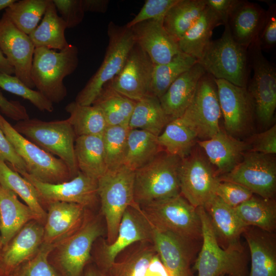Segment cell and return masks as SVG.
Instances as JSON below:
<instances>
[{
    "instance_id": "obj_1",
    "label": "cell",
    "mask_w": 276,
    "mask_h": 276,
    "mask_svg": "<svg viewBox=\"0 0 276 276\" xmlns=\"http://www.w3.org/2000/svg\"><path fill=\"white\" fill-rule=\"evenodd\" d=\"M78 63V49L73 44L59 52L35 48L31 70L35 87L53 103L61 102L67 94L63 80L75 72Z\"/></svg>"
},
{
    "instance_id": "obj_2",
    "label": "cell",
    "mask_w": 276,
    "mask_h": 276,
    "mask_svg": "<svg viewBox=\"0 0 276 276\" xmlns=\"http://www.w3.org/2000/svg\"><path fill=\"white\" fill-rule=\"evenodd\" d=\"M181 159L165 151L134 171L133 196L140 206L180 194L179 169Z\"/></svg>"
},
{
    "instance_id": "obj_3",
    "label": "cell",
    "mask_w": 276,
    "mask_h": 276,
    "mask_svg": "<svg viewBox=\"0 0 276 276\" xmlns=\"http://www.w3.org/2000/svg\"><path fill=\"white\" fill-rule=\"evenodd\" d=\"M216 79L246 87L251 72L248 49L233 38L227 24L221 36L211 40L198 61Z\"/></svg>"
},
{
    "instance_id": "obj_4",
    "label": "cell",
    "mask_w": 276,
    "mask_h": 276,
    "mask_svg": "<svg viewBox=\"0 0 276 276\" xmlns=\"http://www.w3.org/2000/svg\"><path fill=\"white\" fill-rule=\"evenodd\" d=\"M134 171L122 165L107 171L98 179V192L102 214L106 222L108 244L116 239L121 219L129 206L138 205L134 201Z\"/></svg>"
},
{
    "instance_id": "obj_5",
    "label": "cell",
    "mask_w": 276,
    "mask_h": 276,
    "mask_svg": "<svg viewBox=\"0 0 276 276\" xmlns=\"http://www.w3.org/2000/svg\"><path fill=\"white\" fill-rule=\"evenodd\" d=\"M13 126L27 139L62 159L72 178L77 175L79 169L74 150L76 136L66 119L45 121L29 118L18 121Z\"/></svg>"
},
{
    "instance_id": "obj_6",
    "label": "cell",
    "mask_w": 276,
    "mask_h": 276,
    "mask_svg": "<svg viewBox=\"0 0 276 276\" xmlns=\"http://www.w3.org/2000/svg\"><path fill=\"white\" fill-rule=\"evenodd\" d=\"M107 35L108 43L101 65L75 98L80 105L93 104L103 86L121 71L135 43L130 28L112 21L108 24Z\"/></svg>"
},
{
    "instance_id": "obj_7",
    "label": "cell",
    "mask_w": 276,
    "mask_h": 276,
    "mask_svg": "<svg viewBox=\"0 0 276 276\" xmlns=\"http://www.w3.org/2000/svg\"><path fill=\"white\" fill-rule=\"evenodd\" d=\"M154 227L194 242L202 239L201 220L197 208L181 194L140 206Z\"/></svg>"
},
{
    "instance_id": "obj_8",
    "label": "cell",
    "mask_w": 276,
    "mask_h": 276,
    "mask_svg": "<svg viewBox=\"0 0 276 276\" xmlns=\"http://www.w3.org/2000/svg\"><path fill=\"white\" fill-rule=\"evenodd\" d=\"M197 209L201 222L202 241L193 267L197 271V276H247L243 250L222 248L204 208Z\"/></svg>"
},
{
    "instance_id": "obj_9",
    "label": "cell",
    "mask_w": 276,
    "mask_h": 276,
    "mask_svg": "<svg viewBox=\"0 0 276 276\" xmlns=\"http://www.w3.org/2000/svg\"><path fill=\"white\" fill-rule=\"evenodd\" d=\"M0 127L26 166L27 172L38 180L58 183L72 178L65 163L18 133L0 112Z\"/></svg>"
},
{
    "instance_id": "obj_10",
    "label": "cell",
    "mask_w": 276,
    "mask_h": 276,
    "mask_svg": "<svg viewBox=\"0 0 276 276\" xmlns=\"http://www.w3.org/2000/svg\"><path fill=\"white\" fill-rule=\"evenodd\" d=\"M262 51L257 40L248 48L253 75L250 76L246 88L254 116L262 125L266 126L273 122L276 108V69Z\"/></svg>"
},
{
    "instance_id": "obj_11",
    "label": "cell",
    "mask_w": 276,
    "mask_h": 276,
    "mask_svg": "<svg viewBox=\"0 0 276 276\" xmlns=\"http://www.w3.org/2000/svg\"><path fill=\"white\" fill-rule=\"evenodd\" d=\"M221 111L215 78L205 73L199 79L190 105L180 118L196 133L205 140L220 129Z\"/></svg>"
},
{
    "instance_id": "obj_12",
    "label": "cell",
    "mask_w": 276,
    "mask_h": 276,
    "mask_svg": "<svg viewBox=\"0 0 276 276\" xmlns=\"http://www.w3.org/2000/svg\"><path fill=\"white\" fill-rule=\"evenodd\" d=\"M220 181L241 185L253 194L274 198L276 191V162L272 155L249 151L228 173L218 177Z\"/></svg>"
},
{
    "instance_id": "obj_13",
    "label": "cell",
    "mask_w": 276,
    "mask_h": 276,
    "mask_svg": "<svg viewBox=\"0 0 276 276\" xmlns=\"http://www.w3.org/2000/svg\"><path fill=\"white\" fill-rule=\"evenodd\" d=\"M152 226L140 206L128 207L123 214L114 241L108 244L102 239L96 254L97 267L107 273L118 257L133 244L152 243Z\"/></svg>"
},
{
    "instance_id": "obj_14",
    "label": "cell",
    "mask_w": 276,
    "mask_h": 276,
    "mask_svg": "<svg viewBox=\"0 0 276 276\" xmlns=\"http://www.w3.org/2000/svg\"><path fill=\"white\" fill-rule=\"evenodd\" d=\"M104 233L98 219L86 216L81 226L62 242L55 268L62 276H82L90 261L94 243Z\"/></svg>"
},
{
    "instance_id": "obj_15",
    "label": "cell",
    "mask_w": 276,
    "mask_h": 276,
    "mask_svg": "<svg viewBox=\"0 0 276 276\" xmlns=\"http://www.w3.org/2000/svg\"><path fill=\"white\" fill-rule=\"evenodd\" d=\"M180 194L195 208L204 206L215 195L219 179L206 159L195 152L181 159L179 169Z\"/></svg>"
},
{
    "instance_id": "obj_16",
    "label": "cell",
    "mask_w": 276,
    "mask_h": 276,
    "mask_svg": "<svg viewBox=\"0 0 276 276\" xmlns=\"http://www.w3.org/2000/svg\"><path fill=\"white\" fill-rule=\"evenodd\" d=\"M35 188L41 201L75 203L85 208L94 206L99 200L98 179L79 171L71 179L61 183H50L37 180L27 172L19 173Z\"/></svg>"
},
{
    "instance_id": "obj_17",
    "label": "cell",
    "mask_w": 276,
    "mask_h": 276,
    "mask_svg": "<svg viewBox=\"0 0 276 276\" xmlns=\"http://www.w3.org/2000/svg\"><path fill=\"white\" fill-rule=\"evenodd\" d=\"M154 64L136 43L119 73L107 84L120 94L135 101L150 96Z\"/></svg>"
},
{
    "instance_id": "obj_18",
    "label": "cell",
    "mask_w": 276,
    "mask_h": 276,
    "mask_svg": "<svg viewBox=\"0 0 276 276\" xmlns=\"http://www.w3.org/2000/svg\"><path fill=\"white\" fill-rule=\"evenodd\" d=\"M35 49L29 35L19 30L4 12L0 19V49L13 67L15 76L32 89L35 87L31 77Z\"/></svg>"
},
{
    "instance_id": "obj_19",
    "label": "cell",
    "mask_w": 276,
    "mask_h": 276,
    "mask_svg": "<svg viewBox=\"0 0 276 276\" xmlns=\"http://www.w3.org/2000/svg\"><path fill=\"white\" fill-rule=\"evenodd\" d=\"M215 81L225 131L233 136L244 134L255 116L246 87L222 79H215Z\"/></svg>"
},
{
    "instance_id": "obj_20",
    "label": "cell",
    "mask_w": 276,
    "mask_h": 276,
    "mask_svg": "<svg viewBox=\"0 0 276 276\" xmlns=\"http://www.w3.org/2000/svg\"><path fill=\"white\" fill-rule=\"evenodd\" d=\"M151 226L152 244L170 274L193 276L191 265L194 255V242L171 232L158 229L152 225Z\"/></svg>"
},
{
    "instance_id": "obj_21",
    "label": "cell",
    "mask_w": 276,
    "mask_h": 276,
    "mask_svg": "<svg viewBox=\"0 0 276 276\" xmlns=\"http://www.w3.org/2000/svg\"><path fill=\"white\" fill-rule=\"evenodd\" d=\"M130 29L135 43L154 64L167 63L181 52L177 41L164 28L163 20L144 21Z\"/></svg>"
},
{
    "instance_id": "obj_22",
    "label": "cell",
    "mask_w": 276,
    "mask_h": 276,
    "mask_svg": "<svg viewBox=\"0 0 276 276\" xmlns=\"http://www.w3.org/2000/svg\"><path fill=\"white\" fill-rule=\"evenodd\" d=\"M133 245L121 259L116 260L107 276H172L151 242H137Z\"/></svg>"
},
{
    "instance_id": "obj_23",
    "label": "cell",
    "mask_w": 276,
    "mask_h": 276,
    "mask_svg": "<svg viewBox=\"0 0 276 276\" xmlns=\"http://www.w3.org/2000/svg\"><path fill=\"white\" fill-rule=\"evenodd\" d=\"M48 204L43 242L55 245L76 232L86 216V208L79 204L52 201Z\"/></svg>"
},
{
    "instance_id": "obj_24",
    "label": "cell",
    "mask_w": 276,
    "mask_h": 276,
    "mask_svg": "<svg viewBox=\"0 0 276 276\" xmlns=\"http://www.w3.org/2000/svg\"><path fill=\"white\" fill-rule=\"evenodd\" d=\"M219 245L223 249L243 250L240 237L246 227L234 209L216 195L204 206Z\"/></svg>"
},
{
    "instance_id": "obj_25",
    "label": "cell",
    "mask_w": 276,
    "mask_h": 276,
    "mask_svg": "<svg viewBox=\"0 0 276 276\" xmlns=\"http://www.w3.org/2000/svg\"><path fill=\"white\" fill-rule=\"evenodd\" d=\"M43 240V228L34 222L25 225L13 237L0 261V274L9 275L33 258Z\"/></svg>"
},
{
    "instance_id": "obj_26",
    "label": "cell",
    "mask_w": 276,
    "mask_h": 276,
    "mask_svg": "<svg viewBox=\"0 0 276 276\" xmlns=\"http://www.w3.org/2000/svg\"><path fill=\"white\" fill-rule=\"evenodd\" d=\"M205 152L210 163L216 168L218 177L230 172L249 150L247 143L235 138L221 128L212 137L198 141Z\"/></svg>"
},
{
    "instance_id": "obj_27",
    "label": "cell",
    "mask_w": 276,
    "mask_h": 276,
    "mask_svg": "<svg viewBox=\"0 0 276 276\" xmlns=\"http://www.w3.org/2000/svg\"><path fill=\"white\" fill-rule=\"evenodd\" d=\"M205 73L197 62L178 77L159 99L170 121L182 116L193 100L199 79Z\"/></svg>"
},
{
    "instance_id": "obj_28",
    "label": "cell",
    "mask_w": 276,
    "mask_h": 276,
    "mask_svg": "<svg viewBox=\"0 0 276 276\" xmlns=\"http://www.w3.org/2000/svg\"><path fill=\"white\" fill-rule=\"evenodd\" d=\"M265 12L257 3L237 0L226 24L234 40L248 49L257 40Z\"/></svg>"
},
{
    "instance_id": "obj_29",
    "label": "cell",
    "mask_w": 276,
    "mask_h": 276,
    "mask_svg": "<svg viewBox=\"0 0 276 276\" xmlns=\"http://www.w3.org/2000/svg\"><path fill=\"white\" fill-rule=\"evenodd\" d=\"M242 235L250 250L249 276H276V238L274 233L246 226Z\"/></svg>"
},
{
    "instance_id": "obj_30",
    "label": "cell",
    "mask_w": 276,
    "mask_h": 276,
    "mask_svg": "<svg viewBox=\"0 0 276 276\" xmlns=\"http://www.w3.org/2000/svg\"><path fill=\"white\" fill-rule=\"evenodd\" d=\"M37 218L12 191L0 185V241L5 248L27 223Z\"/></svg>"
},
{
    "instance_id": "obj_31",
    "label": "cell",
    "mask_w": 276,
    "mask_h": 276,
    "mask_svg": "<svg viewBox=\"0 0 276 276\" xmlns=\"http://www.w3.org/2000/svg\"><path fill=\"white\" fill-rule=\"evenodd\" d=\"M224 25L221 18L206 6L200 15L178 41L180 51L198 61L209 44L214 29Z\"/></svg>"
},
{
    "instance_id": "obj_32",
    "label": "cell",
    "mask_w": 276,
    "mask_h": 276,
    "mask_svg": "<svg viewBox=\"0 0 276 276\" xmlns=\"http://www.w3.org/2000/svg\"><path fill=\"white\" fill-rule=\"evenodd\" d=\"M74 150L79 171L96 179L107 171L102 134L76 137Z\"/></svg>"
},
{
    "instance_id": "obj_33",
    "label": "cell",
    "mask_w": 276,
    "mask_h": 276,
    "mask_svg": "<svg viewBox=\"0 0 276 276\" xmlns=\"http://www.w3.org/2000/svg\"><path fill=\"white\" fill-rule=\"evenodd\" d=\"M67 26L58 15L57 10L50 0L41 22L29 34L34 47L59 51L65 49L68 43L65 36Z\"/></svg>"
},
{
    "instance_id": "obj_34",
    "label": "cell",
    "mask_w": 276,
    "mask_h": 276,
    "mask_svg": "<svg viewBox=\"0 0 276 276\" xmlns=\"http://www.w3.org/2000/svg\"><path fill=\"white\" fill-rule=\"evenodd\" d=\"M163 150L157 136L141 129H129L123 165L134 171Z\"/></svg>"
},
{
    "instance_id": "obj_35",
    "label": "cell",
    "mask_w": 276,
    "mask_h": 276,
    "mask_svg": "<svg viewBox=\"0 0 276 276\" xmlns=\"http://www.w3.org/2000/svg\"><path fill=\"white\" fill-rule=\"evenodd\" d=\"M234 209L246 226H254L268 232H274L276 202L274 198H264L253 195Z\"/></svg>"
},
{
    "instance_id": "obj_36",
    "label": "cell",
    "mask_w": 276,
    "mask_h": 276,
    "mask_svg": "<svg viewBox=\"0 0 276 276\" xmlns=\"http://www.w3.org/2000/svg\"><path fill=\"white\" fill-rule=\"evenodd\" d=\"M170 122L159 99L149 96L136 101L131 116L130 129H141L158 136Z\"/></svg>"
},
{
    "instance_id": "obj_37",
    "label": "cell",
    "mask_w": 276,
    "mask_h": 276,
    "mask_svg": "<svg viewBox=\"0 0 276 276\" xmlns=\"http://www.w3.org/2000/svg\"><path fill=\"white\" fill-rule=\"evenodd\" d=\"M206 7L205 0H178L164 17L166 31L178 42Z\"/></svg>"
},
{
    "instance_id": "obj_38",
    "label": "cell",
    "mask_w": 276,
    "mask_h": 276,
    "mask_svg": "<svg viewBox=\"0 0 276 276\" xmlns=\"http://www.w3.org/2000/svg\"><path fill=\"white\" fill-rule=\"evenodd\" d=\"M136 102L118 93L106 83L93 104L100 108L107 126H128Z\"/></svg>"
},
{
    "instance_id": "obj_39",
    "label": "cell",
    "mask_w": 276,
    "mask_h": 276,
    "mask_svg": "<svg viewBox=\"0 0 276 276\" xmlns=\"http://www.w3.org/2000/svg\"><path fill=\"white\" fill-rule=\"evenodd\" d=\"M197 138L195 132L180 118L170 121L157 136L164 151L181 159L191 153Z\"/></svg>"
},
{
    "instance_id": "obj_40",
    "label": "cell",
    "mask_w": 276,
    "mask_h": 276,
    "mask_svg": "<svg viewBox=\"0 0 276 276\" xmlns=\"http://www.w3.org/2000/svg\"><path fill=\"white\" fill-rule=\"evenodd\" d=\"M0 185L19 196L33 211L37 220L46 219L47 213L33 185L1 158Z\"/></svg>"
},
{
    "instance_id": "obj_41",
    "label": "cell",
    "mask_w": 276,
    "mask_h": 276,
    "mask_svg": "<svg viewBox=\"0 0 276 276\" xmlns=\"http://www.w3.org/2000/svg\"><path fill=\"white\" fill-rule=\"evenodd\" d=\"M65 110L70 114L66 120L76 137L103 134L107 126L101 110L97 105H82L73 101L66 105Z\"/></svg>"
},
{
    "instance_id": "obj_42",
    "label": "cell",
    "mask_w": 276,
    "mask_h": 276,
    "mask_svg": "<svg viewBox=\"0 0 276 276\" xmlns=\"http://www.w3.org/2000/svg\"><path fill=\"white\" fill-rule=\"evenodd\" d=\"M197 62L195 58L180 52L167 63L154 64L150 96L159 99L178 77Z\"/></svg>"
},
{
    "instance_id": "obj_43",
    "label": "cell",
    "mask_w": 276,
    "mask_h": 276,
    "mask_svg": "<svg viewBox=\"0 0 276 276\" xmlns=\"http://www.w3.org/2000/svg\"><path fill=\"white\" fill-rule=\"evenodd\" d=\"M50 0L16 1L5 13L21 31L29 35L44 15Z\"/></svg>"
},
{
    "instance_id": "obj_44",
    "label": "cell",
    "mask_w": 276,
    "mask_h": 276,
    "mask_svg": "<svg viewBox=\"0 0 276 276\" xmlns=\"http://www.w3.org/2000/svg\"><path fill=\"white\" fill-rule=\"evenodd\" d=\"M129 129L126 126H107L103 132L107 170H114L123 165Z\"/></svg>"
},
{
    "instance_id": "obj_45",
    "label": "cell",
    "mask_w": 276,
    "mask_h": 276,
    "mask_svg": "<svg viewBox=\"0 0 276 276\" xmlns=\"http://www.w3.org/2000/svg\"><path fill=\"white\" fill-rule=\"evenodd\" d=\"M0 87L29 101L40 111L51 112L54 110L52 102L38 90L28 87L15 75L0 74Z\"/></svg>"
},
{
    "instance_id": "obj_46",
    "label": "cell",
    "mask_w": 276,
    "mask_h": 276,
    "mask_svg": "<svg viewBox=\"0 0 276 276\" xmlns=\"http://www.w3.org/2000/svg\"><path fill=\"white\" fill-rule=\"evenodd\" d=\"M54 245L43 243L36 254L25 262L10 276H62L49 261V255Z\"/></svg>"
},
{
    "instance_id": "obj_47",
    "label": "cell",
    "mask_w": 276,
    "mask_h": 276,
    "mask_svg": "<svg viewBox=\"0 0 276 276\" xmlns=\"http://www.w3.org/2000/svg\"><path fill=\"white\" fill-rule=\"evenodd\" d=\"M178 0H147L139 12L125 26L128 28L149 20H163L168 10Z\"/></svg>"
},
{
    "instance_id": "obj_48",
    "label": "cell",
    "mask_w": 276,
    "mask_h": 276,
    "mask_svg": "<svg viewBox=\"0 0 276 276\" xmlns=\"http://www.w3.org/2000/svg\"><path fill=\"white\" fill-rule=\"evenodd\" d=\"M216 195L227 205L235 208L249 199L254 194L238 183L219 180L216 187Z\"/></svg>"
},
{
    "instance_id": "obj_49",
    "label": "cell",
    "mask_w": 276,
    "mask_h": 276,
    "mask_svg": "<svg viewBox=\"0 0 276 276\" xmlns=\"http://www.w3.org/2000/svg\"><path fill=\"white\" fill-rule=\"evenodd\" d=\"M266 3L268 8L257 40L262 50H269L276 44V4L270 1Z\"/></svg>"
},
{
    "instance_id": "obj_50",
    "label": "cell",
    "mask_w": 276,
    "mask_h": 276,
    "mask_svg": "<svg viewBox=\"0 0 276 276\" xmlns=\"http://www.w3.org/2000/svg\"><path fill=\"white\" fill-rule=\"evenodd\" d=\"M67 28H72L83 20L85 12L81 0H52Z\"/></svg>"
},
{
    "instance_id": "obj_51",
    "label": "cell",
    "mask_w": 276,
    "mask_h": 276,
    "mask_svg": "<svg viewBox=\"0 0 276 276\" xmlns=\"http://www.w3.org/2000/svg\"><path fill=\"white\" fill-rule=\"evenodd\" d=\"M249 151L273 155L276 153V125L252 136L247 143Z\"/></svg>"
},
{
    "instance_id": "obj_52",
    "label": "cell",
    "mask_w": 276,
    "mask_h": 276,
    "mask_svg": "<svg viewBox=\"0 0 276 276\" xmlns=\"http://www.w3.org/2000/svg\"><path fill=\"white\" fill-rule=\"evenodd\" d=\"M0 158L18 173L27 172L26 166L0 127Z\"/></svg>"
},
{
    "instance_id": "obj_53",
    "label": "cell",
    "mask_w": 276,
    "mask_h": 276,
    "mask_svg": "<svg viewBox=\"0 0 276 276\" xmlns=\"http://www.w3.org/2000/svg\"><path fill=\"white\" fill-rule=\"evenodd\" d=\"M0 110L6 116L17 122L30 118L26 108L20 102L8 100L1 90Z\"/></svg>"
},
{
    "instance_id": "obj_54",
    "label": "cell",
    "mask_w": 276,
    "mask_h": 276,
    "mask_svg": "<svg viewBox=\"0 0 276 276\" xmlns=\"http://www.w3.org/2000/svg\"><path fill=\"white\" fill-rule=\"evenodd\" d=\"M206 5L221 18L224 26L237 0H205Z\"/></svg>"
},
{
    "instance_id": "obj_55",
    "label": "cell",
    "mask_w": 276,
    "mask_h": 276,
    "mask_svg": "<svg viewBox=\"0 0 276 276\" xmlns=\"http://www.w3.org/2000/svg\"><path fill=\"white\" fill-rule=\"evenodd\" d=\"M81 1L85 12L104 13L107 11L109 4L108 0H81Z\"/></svg>"
},
{
    "instance_id": "obj_56",
    "label": "cell",
    "mask_w": 276,
    "mask_h": 276,
    "mask_svg": "<svg viewBox=\"0 0 276 276\" xmlns=\"http://www.w3.org/2000/svg\"><path fill=\"white\" fill-rule=\"evenodd\" d=\"M14 73L13 67L10 64L0 49V74L12 75Z\"/></svg>"
},
{
    "instance_id": "obj_57",
    "label": "cell",
    "mask_w": 276,
    "mask_h": 276,
    "mask_svg": "<svg viewBox=\"0 0 276 276\" xmlns=\"http://www.w3.org/2000/svg\"><path fill=\"white\" fill-rule=\"evenodd\" d=\"M82 276H107V275L97 267L86 266Z\"/></svg>"
},
{
    "instance_id": "obj_58",
    "label": "cell",
    "mask_w": 276,
    "mask_h": 276,
    "mask_svg": "<svg viewBox=\"0 0 276 276\" xmlns=\"http://www.w3.org/2000/svg\"><path fill=\"white\" fill-rule=\"evenodd\" d=\"M15 1L16 0H0V11L5 10Z\"/></svg>"
},
{
    "instance_id": "obj_59",
    "label": "cell",
    "mask_w": 276,
    "mask_h": 276,
    "mask_svg": "<svg viewBox=\"0 0 276 276\" xmlns=\"http://www.w3.org/2000/svg\"><path fill=\"white\" fill-rule=\"evenodd\" d=\"M0 276H10V275H4V274H0Z\"/></svg>"
},
{
    "instance_id": "obj_60",
    "label": "cell",
    "mask_w": 276,
    "mask_h": 276,
    "mask_svg": "<svg viewBox=\"0 0 276 276\" xmlns=\"http://www.w3.org/2000/svg\"><path fill=\"white\" fill-rule=\"evenodd\" d=\"M0 247H1V241H0Z\"/></svg>"
},
{
    "instance_id": "obj_61",
    "label": "cell",
    "mask_w": 276,
    "mask_h": 276,
    "mask_svg": "<svg viewBox=\"0 0 276 276\" xmlns=\"http://www.w3.org/2000/svg\"><path fill=\"white\" fill-rule=\"evenodd\" d=\"M221 276H223V275H221Z\"/></svg>"
}]
</instances>
